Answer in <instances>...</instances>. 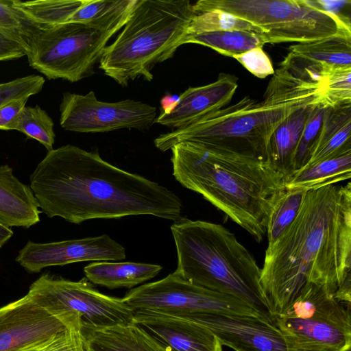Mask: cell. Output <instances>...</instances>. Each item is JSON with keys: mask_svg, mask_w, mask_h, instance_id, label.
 Here are the masks:
<instances>
[{"mask_svg": "<svg viewBox=\"0 0 351 351\" xmlns=\"http://www.w3.org/2000/svg\"><path fill=\"white\" fill-rule=\"evenodd\" d=\"M326 106L322 99L311 108L294 154L293 173L304 168L313 155L321 132Z\"/></svg>", "mask_w": 351, "mask_h": 351, "instance_id": "cell-29", "label": "cell"}, {"mask_svg": "<svg viewBox=\"0 0 351 351\" xmlns=\"http://www.w3.org/2000/svg\"><path fill=\"white\" fill-rule=\"evenodd\" d=\"M80 331L86 351H164L134 322L103 327L82 323Z\"/></svg>", "mask_w": 351, "mask_h": 351, "instance_id": "cell-20", "label": "cell"}, {"mask_svg": "<svg viewBox=\"0 0 351 351\" xmlns=\"http://www.w3.org/2000/svg\"><path fill=\"white\" fill-rule=\"evenodd\" d=\"M314 104L302 106L292 112L280 123L269 138L267 162L283 176L285 182L293 173L294 154L308 112Z\"/></svg>", "mask_w": 351, "mask_h": 351, "instance_id": "cell-21", "label": "cell"}, {"mask_svg": "<svg viewBox=\"0 0 351 351\" xmlns=\"http://www.w3.org/2000/svg\"><path fill=\"white\" fill-rule=\"evenodd\" d=\"M60 124L69 131L108 132L123 128L148 129L155 123L157 110L134 99L99 101L93 91L86 95L66 92L60 104Z\"/></svg>", "mask_w": 351, "mask_h": 351, "instance_id": "cell-12", "label": "cell"}, {"mask_svg": "<svg viewBox=\"0 0 351 351\" xmlns=\"http://www.w3.org/2000/svg\"><path fill=\"white\" fill-rule=\"evenodd\" d=\"M351 177V151L299 169L285 180L287 190L311 191Z\"/></svg>", "mask_w": 351, "mask_h": 351, "instance_id": "cell-23", "label": "cell"}, {"mask_svg": "<svg viewBox=\"0 0 351 351\" xmlns=\"http://www.w3.org/2000/svg\"><path fill=\"white\" fill-rule=\"evenodd\" d=\"M13 236V231L9 227L0 223V248Z\"/></svg>", "mask_w": 351, "mask_h": 351, "instance_id": "cell-39", "label": "cell"}, {"mask_svg": "<svg viewBox=\"0 0 351 351\" xmlns=\"http://www.w3.org/2000/svg\"><path fill=\"white\" fill-rule=\"evenodd\" d=\"M348 151H351V122L345 125L319 149L315 152L305 167Z\"/></svg>", "mask_w": 351, "mask_h": 351, "instance_id": "cell-34", "label": "cell"}, {"mask_svg": "<svg viewBox=\"0 0 351 351\" xmlns=\"http://www.w3.org/2000/svg\"><path fill=\"white\" fill-rule=\"evenodd\" d=\"M189 0H138L121 32L106 46L99 69L122 86L153 79L154 66L171 58L193 16Z\"/></svg>", "mask_w": 351, "mask_h": 351, "instance_id": "cell-6", "label": "cell"}, {"mask_svg": "<svg viewBox=\"0 0 351 351\" xmlns=\"http://www.w3.org/2000/svg\"><path fill=\"white\" fill-rule=\"evenodd\" d=\"M171 150L175 179L261 242L269 216L286 191L283 176L267 161L191 143Z\"/></svg>", "mask_w": 351, "mask_h": 351, "instance_id": "cell-3", "label": "cell"}, {"mask_svg": "<svg viewBox=\"0 0 351 351\" xmlns=\"http://www.w3.org/2000/svg\"><path fill=\"white\" fill-rule=\"evenodd\" d=\"M271 79L263 100L246 96L237 103L209 113L154 140L162 152L182 143L232 152L267 161V144L274 131L298 108L319 102L324 86L300 81L282 68Z\"/></svg>", "mask_w": 351, "mask_h": 351, "instance_id": "cell-4", "label": "cell"}, {"mask_svg": "<svg viewBox=\"0 0 351 351\" xmlns=\"http://www.w3.org/2000/svg\"><path fill=\"white\" fill-rule=\"evenodd\" d=\"M180 318L206 327L222 346L235 351H286L283 337L276 325L258 317L210 313Z\"/></svg>", "mask_w": 351, "mask_h": 351, "instance_id": "cell-15", "label": "cell"}, {"mask_svg": "<svg viewBox=\"0 0 351 351\" xmlns=\"http://www.w3.org/2000/svg\"><path fill=\"white\" fill-rule=\"evenodd\" d=\"M87 0H12L13 5L41 27L68 22Z\"/></svg>", "mask_w": 351, "mask_h": 351, "instance_id": "cell-25", "label": "cell"}, {"mask_svg": "<svg viewBox=\"0 0 351 351\" xmlns=\"http://www.w3.org/2000/svg\"><path fill=\"white\" fill-rule=\"evenodd\" d=\"M234 58L258 78H265L274 73L271 61L262 47L254 48Z\"/></svg>", "mask_w": 351, "mask_h": 351, "instance_id": "cell-35", "label": "cell"}, {"mask_svg": "<svg viewBox=\"0 0 351 351\" xmlns=\"http://www.w3.org/2000/svg\"><path fill=\"white\" fill-rule=\"evenodd\" d=\"M80 330L66 328L25 351H86Z\"/></svg>", "mask_w": 351, "mask_h": 351, "instance_id": "cell-33", "label": "cell"}, {"mask_svg": "<svg viewBox=\"0 0 351 351\" xmlns=\"http://www.w3.org/2000/svg\"><path fill=\"white\" fill-rule=\"evenodd\" d=\"M125 247L109 235L49 243L27 241L19 252L16 261L30 274L52 266L84 261H121Z\"/></svg>", "mask_w": 351, "mask_h": 351, "instance_id": "cell-14", "label": "cell"}, {"mask_svg": "<svg viewBox=\"0 0 351 351\" xmlns=\"http://www.w3.org/2000/svg\"><path fill=\"white\" fill-rule=\"evenodd\" d=\"M122 300L134 311L150 310L178 317L213 313L261 319L241 300L194 285L174 272L161 280L131 289Z\"/></svg>", "mask_w": 351, "mask_h": 351, "instance_id": "cell-11", "label": "cell"}, {"mask_svg": "<svg viewBox=\"0 0 351 351\" xmlns=\"http://www.w3.org/2000/svg\"><path fill=\"white\" fill-rule=\"evenodd\" d=\"M346 351H351V348H349V349H348V350H346Z\"/></svg>", "mask_w": 351, "mask_h": 351, "instance_id": "cell-40", "label": "cell"}, {"mask_svg": "<svg viewBox=\"0 0 351 351\" xmlns=\"http://www.w3.org/2000/svg\"><path fill=\"white\" fill-rule=\"evenodd\" d=\"M237 81L236 76L221 73L210 84L189 87L179 95L176 107L167 114L161 112L155 123L178 129L224 108L237 90Z\"/></svg>", "mask_w": 351, "mask_h": 351, "instance_id": "cell-18", "label": "cell"}, {"mask_svg": "<svg viewBox=\"0 0 351 351\" xmlns=\"http://www.w3.org/2000/svg\"><path fill=\"white\" fill-rule=\"evenodd\" d=\"M160 265L134 262H93L84 268L88 280L114 289L132 288L156 276L162 270Z\"/></svg>", "mask_w": 351, "mask_h": 351, "instance_id": "cell-22", "label": "cell"}, {"mask_svg": "<svg viewBox=\"0 0 351 351\" xmlns=\"http://www.w3.org/2000/svg\"><path fill=\"white\" fill-rule=\"evenodd\" d=\"M138 0H123L106 16L88 23L66 22L40 29L27 44L31 67L49 80L76 82L92 75L111 37L128 20Z\"/></svg>", "mask_w": 351, "mask_h": 351, "instance_id": "cell-7", "label": "cell"}, {"mask_svg": "<svg viewBox=\"0 0 351 351\" xmlns=\"http://www.w3.org/2000/svg\"><path fill=\"white\" fill-rule=\"evenodd\" d=\"M133 322L145 330L164 351H222V345L206 327L182 318L135 310Z\"/></svg>", "mask_w": 351, "mask_h": 351, "instance_id": "cell-17", "label": "cell"}, {"mask_svg": "<svg viewBox=\"0 0 351 351\" xmlns=\"http://www.w3.org/2000/svg\"><path fill=\"white\" fill-rule=\"evenodd\" d=\"M280 68L305 83L324 86L332 72L351 69V37L335 36L291 45Z\"/></svg>", "mask_w": 351, "mask_h": 351, "instance_id": "cell-16", "label": "cell"}, {"mask_svg": "<svg viewBox=\"0 0 351 351\" xmlns=\"http://www.w3.org/2000/svg\"><path fill=\"white\" fill-rule=\"evenodd\" d=\"M52 119L40 106H25L8 130H18L41 143L47 151L53 149L56 134Z\"/></svg>", "mask_w": 351, "mask_h": 351, "instance_id": "cell-26", "label": "cell"}, {"mask_svg": "<svg viewBox=\"0 0 351 351\" xmlns=\"http://www.w3.org/2000/svg\"><path fill=\"white\" fill-rule=\"evenodd\" d=\"M171 231L178 257L175 274L241 300L274 324L261 284V268L233 233L219 223L183 217L173 221Z\"/></svg>", "mask_w": 351, "mask_h": 351, "instance_id": "cell-5", "label": "cell"}, {"mask_svg": "<svg viewBox=\"0 0 351 351\" xmlns=\"http://www.w3.org/2000/svg\"><path fill=\"white\" fill-rule=\"evenodd\" d=\"M27 45L17 37L0 30V62L26 56Z\"/></svg>", "mask_w": 351, "mask_h": 351, "instance_id": "cell-36", "label": "cell"}, {"mask_svg": "<svg viewBox=\"0 0 351 351\" xmlns=\"http://www.w3.org/2000/svg\"><path fill=\"white\" fill-rule=\"evenodd\" d=\"M219 10L262 31L265 44L298 43L331 36L351 37L350 20L326 11L311 0H199L193 11Z\"/></svg>", "mask_w": 351, "mask_h": 351, "instance_id": "cell-8", "label": "cell"}, {"mask_svg": "<svg viewBox=\"0 0 351 351\" xmlns=\"http://www.w3.org/2000/svg\"><path fill=\"white\" fill-rule=\"evenodd\" d=\"M40 212L79 224L152 215L176 221L182 202L167 188L72 145L48 151L29 177Z\"/></svg>", "mask_w": 351, "mask_h": 351, "instance_id": "cell-2", "label": "cell"}, {"mask_svg": "<svg viewBox=\"0 0 351 351\" xmlns=\"http://www.w3.org/2000/svg\"><path fill=\"white\" fill-rule=\"evenodd\" d=\"M82 322L53 315L26 294L0 307V351H25L66 328H81Z\"/></svg>", "mask_w": 351, "mask_h": 351, "instance_id": "cell-13", "label": "cell"}, {"mask_svg": "<svg viewBox=\"0 0 351 351\" xmlns=\"http://www.w3.org/2000/svg\"><path fill=\"white\" fill-rule=\"evenodd\" d=\"M351 280V183L308 191L287 229L267 245L261 284L273 316L310 285L333 295Z\"/></svg>", "mask_w": 351, "mask_h": 351, "instance_id": "cell-1", "label": "cell"}, {"mask_svg": "<svg viewBox=\"0 0 351 351\" xmlns=\"http://www.w3.org/2000/svg\"><path fill=\"white\" fill-rule=\"evenodd\" d=\"M274 322L286 351H346L351 348L350 305L310 285Z\"/></svg>", "mask_w": 351, "mask_h": 351, "instance_id": "cell-9", "label": "cell"}, {"mask_svg": "<svg viewBox=\"0 0 351 351\" xmlns=\"http://www.w3.org/2000/svg\"><path fill=\"white\" fill-rule=\"evenodd\" d=\"M323 101L327 106L351 104V69L337 70L327 77Z\"/></svg>", "mask_w": 351, "mask_h": 351, "instance_id": "cell-31", "label": "cell"}, {"mask_svg": "<svg viewBox=\"0 0 351 351\" xmlns=\"http://www.w3.org/2000/svg\"><path fill=\"white\" fill-rule=\"evenodd\" d=\"M197 44L208 47L221 55L234 58L265 45L261 34L247 30H228L188 34L182 45Z\"/></svg>", "mask_w": 351, "mask_h": 351, "instance_id": "cell-24", "label": "cell"}, {"mask_svg": "<svg viewBox=\"0 0 351 351\" xmlns=\"http://www.w3.org/2000/svg\"><path fill=\"white\" fill-rule=\"evenodd\" d=\"M193 12L186 35L228 30H247L262 35V31L248 21L219 10Z\"/></svg>", "mask_w": 351, "mask_h": 351, "instance_id": "cell-27", "label": "cell"}, {"mask_svg": "<svg viewBox=\"0 0 351 351\" xmlns=\"http://www.w3.org/2000/svg\"><path fill=\"white\" fill-rule=\"evenodd\" d=\"M27 294L53 315L76 317L93 326L133 322L134 311L122 298L99 292L86 277L72 281L45 273L32 283Z\"/></svg>", "mask_w": 351, "mask_h": 351, "instance_id": "cell-10", "label": "cell"}, {"mask_svg": "<svg viewBox=\"0 0 351 351\" xmlns=\"http://www.w3.org/2000/svg\"><path fill=\"white\" fill-rule=\"evenodd\" d=\"M43 27L15 8L12 0L0 1V30L17 37L27 47L30 39Z\"/></svg>", "mask_w": 351, "mask_h": 351, "instance_id": "cell-30", "label": "cell"}, {"mask_svg": "<svg viewBox=\"0 0 351 351\" xmlns=\"http://www.w3.org/2000/svg\"><path fill=\"white\" fill-rule=\"evenodd\" d=\"M307 191L287 190L272 209L267 223L268 245L287 229L298 215Z\"/></svg>", "mask_w": 351, "mask_h": 351, "instance_id": "cell-28", "label": "cell"}, {"mask_svg": "<svg viewBox=\"0 0 351 351\" xmlns=\"http://www.w3.org/2000/svg\"><path fill=\"white\" fill-rule=\"evenodd\" d=\"M179 100V95L167 94L160 99V105L162 109V113L167 114L170 112L176 106Z\"/></svg>", "mask_w": 351, "mask_h": 351, "instance_id": "cell-38", "label": "cell"}, {"mask_svg": "<svg viewBox=\"0 0 351 351\" xmlns=\"http://www.w3.org/2000/svg\"><path fill=\"white\" fill-rule=\"evenodd\" d=\"M45 79L37 75L19 77L0 84V107L16 99L29 97L40 93Z\"/></svg>", "mask_w": 351, "mask_h": 351, "instance_id": "cell-32", "label": "cell"}, {"mask_svg": "<svg viewBox=\"0 0 351 351\" xmlns=\"http://www.w3.org/2000/svg\"><path fill=\"white\" fill-rule=\"evenodd\" d=\"M39 206L30 186L21 182L8 165L0 166V223L29 228L40 221Z\"/></svg>", "mask_w": 351, "mask_h": 351, "instance_id": "cell-19", "label": "cell"}, {"mask_svg": "<svg viewBox=\"0 0 351 351\" xmlns=\"http://www.w3.org/2000/svg\"><path fill=\"white\" fill-rule=\"evenodd\" d=\"M28 99H14L0 107V130H8L10 125L25 106Z\"/></svg>", "mask_w": 351, "mask_h": 351, "instance_id": "cell-37", "label": "cell"}]
</instances>
